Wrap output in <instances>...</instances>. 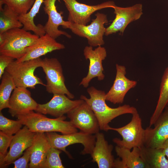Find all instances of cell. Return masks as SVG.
<instances>
[{"mask_svg": "<svg viewBox=\"0 0 168 168\" xmlns=\"http://www.w3.org/2000/svg\"><path fill=\"white\" fill-rule=\"evenodd\" d=\"M132 115L131 121L125 125L119 128L110 126L108 128V131H114L121 136L122 140L117 138L113 139L117 145L131 150L134 147L140 148L144 146L145 133L142 119L138 112Z\"/></svg>", "mask_w": 168, "mask_h": 168, "instance_id": "cell-6", "label": "cell"}, {"mask_svg": "<svg viewBox=\"0 0 168 168\" xmlns=\"http://www.w3.org/2000/svg\"><path fill=\"white\" fill-rule=\"evenodd\" d=\"M35 0H0V6L7 5L18 15L27 13L31 9Z\"/></svg>", "mask_w": 168, "mask_h": 168, "instance_id": "cell-28", "label": "cell"}, {"mask_svg": "<svg viewBox=\"0 0 168 168\" xmlns=\"http://www.w3.org/2000/svg\"><path fill=\"white\" fill-rule=\"evenodd\" d=\"M115 151L119 158L115 159L114 168H148L141 157L139 148L134 147L131 151L117 145Z\"/></svg>", "mask_w": 168, "mask_h": 168, "instance_id": "cell-21", "label": "cell"}, {"mask_svg": "<svg viewBox=\"0 0 168 168\" xmlns=\"http://www.w3.org/2000/svg\"><path fill=\"white\" fill-rule=\"evenodd\" d=\"M16 117L23 125L27 126L34 132H58L62 134H68L78 132L77 128L70 121L65 120L66 118L65 116L51 119L32 110L17 115Z\"/></svg>", "mask_w": 168, "mask_h": 168, "instance_id": "cell-2", "label": "cell"}, {"mask_svg": "<svg viewBox=\"0 0 168 168\" xmlns=\"http://www.w3.org/2000/svg\"><path fill=\"white\" fill-rule=\"evenodd\" d=\"M116 74L113 85L105 94L106 100L114 104L122 103L128 91L137 84V81L126 77L125 66L116 64Z\"/></svg>", "mask_w": 168, "mask_h": 168, "instance_id": "cell-15", "label": "cell"}, {"mask_svg": "<svg viewBox=\"0 0 168 168\" xmlns=\"http://www.w3.org/2000/svg\"><path fill=\"white\" fill-rule=\"evenodd\" d=\"M139 148L141 157L148 168H168V160L162 148L143 146Z\"/></svg>", "mask_w": 168, "mask_h": 168, "instance_id": "cell-23", "label": "cell"}, {"mask_svg": "<svg viewBox=\"0 0 168 168\" xmlns=\"http://www.w3.org/2000/svg\"><path fill=\"white\" fill-rule=\"evenodd\" d=\"M40 67L45 75V87L48 92L65 94L71 99L74 98L65 86L62 65L57 59L45 58L42 60Z\"/></svg>", "mask_w": 168, "mask_h": 168, "instance_id": "cell-7", "label": "cell"}, {"mask_svg": "<svg viewBox=\"0 0 168 168\" xmlns=\"http://www.w3.org/2000/svg\"><path fill=\"white\" fill-rule=\"evenodd\" d=\"M113 8L115 17L106 28L105 34L106 36L119 31L123 34L130 23L139 19L143 14L142 6L141 3L126 7L116 6Z\"/></svg>", "mask_w": 168, "mask_h": 168, "instance_id": "cell-12", "label": "cell"}, {"mask_svg": "<svg viewBox=\"0 0 168 168\" xmlns=\"http://www.w3.org/2000/svg\"><path fill=\"white\" fill-rule=\"evenodd\" d=\"M36 133L31 131L27 126L24 125L15 134L10 146L9 151L0 163V168L12 164L19 158L24 151L32 145Z\"/></svg>", "mask_w": 168, "mask_h": 168, "instance_id": "cell-14", "label": "cell"}, {"mask_svg": "<svg viewBox=\"0 0 168 168\" xmlns=\"http://www.w3.org/2000/svg\"><path fill=\"white\" fill-rule=\"evenodd\" d=\"M23 125L19 120H14L5 117L0 111V130L3 133L10 135L16 134L21 128Z\"/></svg>", "mask_w": 168, "mask_h": 168, "instance_id": "cell-29", "label": "cell"}, {"mask_svg": "<svg viewBox=\"0 0 168 168\" xmlns=\"http://www.w3.org/2000/svg\"><path fill=\"white\" fill-rule=\"evenodd\" d=\"M80 99L71 100L65 94H54L51 100L44 104H38L36 112L43 114H49L56 118L64 116L84 102Z\"/></svg>", "mask_w": 168, "mask_h": 168, "instance_id": "cell-11", "label": "cell"}, {"mask_svg": "<svg viewBox=\"0 0 168 168\" xmlns=\"http://www.w3.org/2000/svg\"><path fill=\"white\" fill-rule=\"evenodd\" d=\"M69 12L68 21L86 25L91 19L92 14L101 9L116 6L114 2L107 1L96 5L90 6L80 3L76 0H62Z\"/></svg>", "mask_w": 168, "mask_h": 168, "instance_id": "cell-10", "label": "cell"}, {"mask_svg": "<svg viewBox=\"0 0 168 168\" xmlns=\"http://www.w3.org/2000/svg\"><path fill=\"white\" fill-rule=\"evenodd\" d=\"M8 112L12 117L35 110L38 104L31 97L27 88L16 87L9 101Z\"/></svg>", "mask_w": 168, "mask_h": 168, "instance_id": "cell-17", "label": "cell"}, {"mask_svg": "<svg viewBox=\"0 0 168 168\" xmlns=\"http://www.w3.org/2000/svg\"><path fill=\"white\" fill-rule=\"evenodd\" d=\"M83 52L85 58L89 59L90 63L87 74L83 78L79 85L86 88L93 78L97 77L100 81L104 79L102 62L106 57L107 52L105 49L101 46L93 50L90 45L86 46Z\"/></svg>", "mask_w": 168, "mask_h": 168, "instance_id": "cell-13", "label": "cell"}, {"mask_svg": "<svg viewBox=\"0 0 168 168\" xmlns=\"http://www.w3.org/2000/svg\"><path fill=\"white\" fill-rule=\"evenodd\" d=\"M39 37L23 28H15L0 33V54L18 59Z\"/></svg>", "mask_w": 168, "mask_h": 168, "instance_id": "cell-3", "label": "cell"}, {"mask_svg": "<svg viewBox=\"0 0 168 168\" xmlns=\"http://www.w3.org/2000/svg\"><path fill=\"white\" fill-rule=\"evenodd\" d=\"M62 151L52 147L47 154L43 168H64L60 154Z\"/></svg>", "mask_w": 168, "mask_h": 168, "instance_id": "cell-30", "label": "cell"}, {"mask_svg": "<svg viewBox=\"0 0 168 168\" xmlns=\"http://www.w3.org/2000/svg\"><path fill=\"white\" fill-rule=\"evenodd\" d=\"M87 92L90 95L89 98L83 95L80 98L84 100L94 112L101 130L108 131L109 123L119 116L138 112L136 108L128 105L125 104L115 108L109 107L106 103L105 92L98 90L93 86L88 88Z\"/></svg>", "mask_w": 168, "mask_h": 168, "instance_id": "cell-1", "label": "cell"}, {"mask_svg": "<svg viewBox=\"0 0 168 168\" xmlns=\"http://www.w3.org/2000/svg\"><path fill=\"white\" fill-rule=\"evenodd\" d=\"M168 105V66L165 69L161 79L159 96L156 106L149 121V127L153 125Z\"/></svg>", "mask_w": 168, "mask_h": 168, "instance_id": "cell-25", "label": "cell"}, {"mask_svg": "<svg viewBox=\"0 0 168 168\" xmlns=\"http://www.w3.org/2000/svg\"><path fill=\"white\" fill-rule=\"evenodd\" d=\"M14 135H7L0 131V163L7 155V150L10 147Z\"/></svg>", "mask_w": 168, "mask_h": 168, "instance_id": "cell-31", "label": "cell"}, {"mask_svg": "<svg viewBox=\"0 0 168 168\" xmlns=\"http://www.w3.org/2000/svg\"><path fill=\"white\" fill-rule=\"evenodd\" d=\"M0 85V111L8 108L9 101L11 93L16 87L9 73L5 71L1 78Z\"/></svg>", "mask_w": 168, "mask_h": 168, "instance_id": "cell-27", "label": "cell"}, {"mask_svg": "<svg viewBox=\"0 0 168 168\" xmlns=\"http://www.w3.org/2000/svg\"><path fill=\"white\" fill-rule=\"evenodd\" d=\"M51 146L45 133H36L31 146L30 168H43Z\"/></svg>", "mask_w": 168, "mask_h": 168, "instance_id": "cell-22", "label": "cell"}, {"mask_svg": "<svg viewBox=\"0 0 168 168\" xmlns=\"http://www.w3.org/2000/svg\"><path fill=\"white\" fill-rule=\"evenodd\" d=\"M67 114L72 124L80 131L91 134H95L99 132L100 128L97 119L92 110L85 101Z\"/></svg>", "mask_w": 168, "mask_h": 168, "instance_id": "cell-9", "label": "cell"}, {"mask_svg": "<svg viewBox=\"0 0 168 168\" xmlns=\"http://www.w3.org/2000/svg\"><path fill=\"white\" fill-rule=\"evenodd\" d=\"M31 150V147L30 146L26 150L22 156L12 163L14 164V168H29L28 162L30 161Z\"/></svg>", "mask_w": 168, "mask_h": 168, "instance_id": "cell-32", "label": "cell"}, {"mask_svg": "<svg viewBox=\"0 0 168 168\" xmlns=\"http://www.w3.org/2000/svg\"><path fill=\"white\" fill-rule=\"evenodd\" d=\"M14 58L9 56L0 55V79H1L5 69L14 60Z\"/></svg>", "mask_w": 168, "mask_h": 168, "instance_id": "cell-33", "label": "cell"}, {"mask_svg": "<svg viewBox=\"0 0 168 168\" xmlns=\"http://www.w3.org/2000/svg\"><path fill=\"white\" fill-rule=\"evenodd\" d=\"M96 18L89 25H84L70 22L68 28L75 34L86 38L88 43L92 47L100 46L104 44L103 36L105 29L104 25L108 22L106 15L97 13Z\"/></svg>", "mask_w": 168, "mask_h": 168, "instance_id": "cell-8", "label": "cell"}, {"mask_svg": "<svg viewBox=\"0 0 168 168\" xmlns=\"http://www.w3.org/2000/svg\"><path fill=\"white\" fill-rule=\"evenodd\" d=\"M44 0H35L30 10L25 14L19 15L18 19L23 25V29L27 31H31L34 34L40 36L46 34L44 26L41 24L36 25L34 18L39 12V10Z\"/></svg>", "mask_w": 168, "mask_h": 168, "instance_id": "cell-24", "label": "cell"}, {"mask_svg": "<svg viewBox=\"0 0 168 168\" xmlns=\"http://www.w3.org/2000/svg\"><path fill=\"white\" fill-rule=\"evenodd\" d=\"M42 59L40 58L18 62L13 61L6 68V71L12 77L16 87L35 89L37 85L45 86L42 80L35 75V70L40 67Z\"/></svg>", "mask_w": 168, "mask_h": 168, "instance_id": "cell-4", "label": "cell"}, {"mask_svg": "<svg viewBox=\"0 0 168 168\" xmlns=\"http://www.w3.org/2000/svg\"><path fill=\"white\" fill-rule=\"evenodd\" d=\"M51 146L64 152L70 159L72 157L66 148L71 145L76 143L82 144L84 147L81 152L82 155L92 153L94 147L95 135L86 133L81 131L68 134L60 135L56 132L45 133Z\"/></svg>", "mask_w": 168, "mask_h": 168, "instance_id": "cell-5", "label": "cell"}, {"mask_svg": "<svg viewBox=\"0 0 168 168\" xmlns=\"http://www.w3.org/2000/svg\"><path fill=\"white\" fill-rule=\"evenodd\" d=\"M19 15L7 5L0 6V33L23 26L19 20Z\"/></svg>", "mask_w": 168, "mask_h": 168, "instance_id": "cell-26", "label": "cell"}, {"mask_svg": "<svg viewBox=\"0 0 168 168\" xmlns=\"http://www.w3.org/2000/svg\"><path fill=\"white\" fill-rule=\"evenodd\" d=\"M160 148L163 149L165 155L168 158V139Z\"/></svg>", "mask_w": 168, "mask_h": 168, "instance_id": "cell-34", "label": "cell"}, {"mask_svg": "<svg viewBox=\"0 0 168 168\" xmlns=\"http://www.w3.org/2000/svg\"><path fill=\"white\" fill-rule=\"evenodd\" d=\"M56 1L44 0V10L48 16V21L44 26L45 32L54 39L62 35L70 38L71 36L68 33L58 29L60 26H62L65 28H68L70 22L63 20L62 13L58 12L55 5Z\"/></svg>", "mask_w": 168, "mask_h": 168, "instance_id": "cell-18", "label": "cell"}, {"mask_svg": "<svg viewBox=\"0 0 168 168\" xmlns=\"http://www.w3.org/2000/svg\"><path fill=\"white\" fill-rule=\"evenodd\" d=\"M94 147L91 155L92 161L99 168H114L115 159L112 154L113 147L105 139L104 134L99 132L95 134Z\"/></svg>", "mask_w": 168, "mask_h": 168, "instance_id": "cell-20", "label": "cell"}, {"mask_svg": "<svg viewBox=\"0 0 168 168\" xmlns=\"http://www.w3.org/2000/svg\"><path fill=\"white\" fill-rule=\"evenodd\" d=\"M154 128L145 129L144 146L159 148L168 139V105L154 123Z\"/></svg>", "mask_w": 168, "mask_h": 168, "instance_id": "cell-16", "label": "cell"}, {"mask_svg": "<svg viewBox=\"0 0 168 168\" xmlns=\"http://www.w3.org/2000/svg\"><path fill=\"white\" fill-rule=\"evenodd\" d=\"M65 48L64 45L47 34L39 36L34 43L27 49L25 54L16 60L21 62L40 58L48 53Z\"/></svg>", "mask_w": 168, "mask_h": 168, "instance_id": "cell-19", "label": "cell"}]
</instances>
